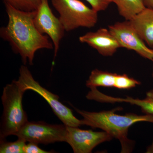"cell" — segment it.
<instances>
[{
	"instance_id": "cell-1",
	"label": "cell",
	"mask_w": 153,
	"mask_h": 153,
	"mask_svg": "<svg viewBox=\"0 0 153 153\" xmlns=\"http://www.w3.org/2000/svg\"><path fill=\"white\" fill-rule=\"evenodd\" d=\"M4 4L8 22L0 29V36L9 42L15 53L20 55L24 65L28 61L32 66L36 52L41 49H54L53 43L48 36L39 33L35 27L36 11L25 12Z\"/></svg>"
},
{
	"instance_id": "cell-2",
	"label": "cell",
	"mask_w": 153,
	"mask_h": 153,
	"mask_svg": "<svg viewBox=\"0 0 153 153\" xmlns=\"http://www.w3.org/2000/svg\"><path fill=\"white\" fill-rule=\"evenodd\" d=\"M74 108L83 117L80 120L81 125L101 129L118 140L121 145L122 153H129L132 150L133 142L128 137V129L131 126L141 122L153 123V115L128 113L122 115L115 113L119 108L97 112Z\"/></svg>"
},
{
	"instance_id": "cell-3",
	"label": "cell",
	"mask_w": 153,
	"mask_h": 153,
	"mask_svg": "<svg viewBox=\"0 0 153 153\" xmlns=\"http://www.w3.org/2000/svg\"><path fill=\"white\" fill-rule=\"evenodd\" d=\"M16 80H13L4 88L1 96L4 107L0 129V141L15 135L28 121L23 108L22 100L25 92Z\"/></svg>"
},
{
	"instance_id": "cell-4",
	"label": "cell",
	"mask_w": 153,
	"mask_h": 153,
	"mask_svg": "<svg viewBox=\"0 0 153 153\" xmlns=\"http://www.w3.org/2000/svg\"><path fill=\"white\" fill-rule=\"evenodd\" d=\"M51 3L66 32L93 27L98 22V12L79 0H51Z\"/></svg>"
},
{
	"instance_id": "cell-5",
	"label": "cell",
	"mask_w": 153,
	"mask_h": 153,
	"mask_svg": "<svg viewBox=\"0 0 153 153\" xmlns=\"http://www.w3.org/2000/svg\"><path fill=\"white\" fill-rule=\"evenodd\" d=\"M16 81L25 91H33L43 97L64 125L72 127L81 126V121L74 116L72 110L60 102L59 96L47 90L36 81L26 65L20 67L19 79Z\"/></svg>"
},
{
	"instance_id": "cell-6",
	"label": "cell",
	"mask_w": 153,
	"mask_h": 153,
	"mask_svg": "<svg viewBox=\"0 0 153 153\" xmlns=\"http://www.w3.org/2000/svg\"><path fill=\"white\" fill-rule=\"evenodd\" d=\"M66 127L63 124H51L42 121L25 124L15 135L25 141L48 145L66 142Z\"/></svg>"
},
{
	"instance_id": "cell-7",
	"label": "cell",
	"mask_w": 153,
	"mask_h": 153,
	"mask_svg": "<svg viewBox=\"0 0 153 153\" xmlns=\"http://www.w3.org/2000/svg\"><path fill=\"white\" fill-rule=\"evenodd\" d=\"M34 23L39 33L43 35L47 34L51 38L54 46L55 58L66 31L59 18L55 16L52 13L48 0H42L41 5L36 10Z\"/></svg>"
},
{
	"instance_id": "cell-8",
	"label": "cell",
	"mask_w": 153,
	"mask_h": 153,
	"mask_svg": "<svg viewBox=\"0 0 153 153\" xmlns=\"http://www.w3.org/2000/svg\"><path fill=\"white\" fill-rule=\"evenodd\" d=\"M108 30L117 39L120 47L134 50L141 57L153 61V49L145 44L130 21L116 22L108 26Z\"/></svg>"
},
{
	"instance_id": "cell-9",
	"label": "cell",
	"mask_w": 153,
	"mask_h": 153,
	"mask_svg": "<svg viewBox=\"0 0 153 153\" xmlns=\"http://www.w3.org/2000/svg\"><path fill=\"white\" fill-rule=\"evenodd\" d=\"M66 142L74 153H90L97 146L113 138L106 132L82 130L79 127L66 126Z\"/></svg>"
},
{
	"instance_id": "cell-10",
	"label": "cell",
	"mask_w": 153,
	"mask_h": 153,
	"mask_svg": "<svg viewBox=\"0 0 153 153\" xmlns=\"http://www.w3.org/2000/svg\"><path fill=\"white\" fill-rule=\"evenodd\" d=\"M79 42L85 43L105 57L112 56L120 48L118 42L109 30L101 28L95 32H90L80 36Z\"/></svg>"
},
{
	"instance_id": "cell-11",
	"label": "cell",
	"mask_w": 153,
	"mask_h": 153,
	"mask_svg": "<svg viewBox=\"0 0 153 153\" xmlns=\"http://www.w3.org/2000/svg\"><path fill=\"white\" fill-rule=\"evenodd\" d=\"M129 21L143 41L153 48V10L146 7Z\"/></svg>"
},
{
	"instance_id": "cell-12",
	"label": "cell",
	"mask_w": 153,
	"mask_h": 153,
	"mask_svg": "<svg viewBox=\"0 0 153 153\" xmlns=\"http://www.w3.org/2000/svg\"><path fill=\"white\" fill-rule=\"evenodd\" d=\"M103 102L114 103L115 102H126L140 107L142 111L145 114L153 115V89L148 91L143 99L133 98L130 97L126 98L113 97L106 94L102 97Z\"/></svg>"
},
{
	"instance_id": "cell-13",
	"label": "cell",
	"mask_w": 153,
	"mask_h": 153,
	"mask_svg": "<svg viewBox=\"0 0 153 153\" xmlns=\"http://www.w3.org/2000/svg\"><path fill=\"white\" fill-rule=\"evenodd\" d=\"M117 74L98 69L91 71L86 82L87 87H114Z\"/></svg>"
},
{
	"instance_id": "cell-14",
	"label": "cell",
	"mask_w": 153,
	"mask_h": 153,
	"mask_svg": "<svg viewBox=\"0 0 153 153\" xmlns=\"http://www.w3.org/2000/svg\"><path fill=\"white\" fill-rule=\"evenodd\" d=\"M120 15L126 20H131L146 8L143 0H113Z\"/></svg>"
},
{
	"instance_id": "cell-15",
	"label": "cell",
	"mask_w": 153,
	"mask_h": 153,
	"mask_svg": "<svg viewBox=\"0 0 153 153\" xmlns=\"http://www.w3.org/2000/svg\"><path fill=\"white\" fill-rule=\"evenodd\" d=\"M42 0H4L15 9L25 12L36 11L42 2Z\"/></svg>"
},
{
	"instance_id": "cell-16",
	"label": "cell",
	"mask_w": 153,
	"mask_h": 153,
	"mask_svg": "<svg viewBox=\"0 0 153 153\" xmlns=\"http://www.w3.org/2000/svg\"><path fill=\"white\" fill-rule=\"evenodd\" d=\"M0 141L1 153H24L26 142L22 139L18 138L14 142H7L5 140Z\"/></svg>"
},
{
	"instance_id": "cell-17",
	"label": "cell",
	"mask_w": 153,
	"mask_h": 153,
	"mask_svg": "<svg viewBox=\"0 0 153 153\" xmlns=\"http://www.w3.org/2000/svg\"><path fill=\"white\" fill-rule=\"evenodd\" d=\"M140 84V81L129 77L127 74H117L114 88L119 89H129Z\"/></svg>"
},
{
	"instance_id": "cell-18",
	"label": "cell",
	"mask_w": 153,
	"mask_h": 153,
	"mask_svg": "<svg viewBox=\"0 0 153 153\" xmlns=\"http://www.w3.org/2000/svg\"><path fill=\"white\" fill-rule=\"evenodd\" d=\"M91 5L94 10L99 12L105 11L108 7L113 0H85Z\"/></svg>"
},
{
	"instance_id": "cell-19",
	"label": "cell",
	"mask_w": 153,
	"mask_h": 153,
	"mask_svg": "<svg viewBox=\"0 0 153 153\" xmlns=\"http://www.w3.org/2000/svg\"><path fill=\"white\" fill-rule=\"evenodd\" d=\"M38 144L32 142H29L25 145L24 148V153H54L51 151H47L42 149Z\"/></svg>"
},
{
	"instance_id": "cell-20",
	"label": "cell",
	"mask_w": 153,
	"mask_h": 153,
	"mask_svg": "<svg viewBox=\"0 0 153 153\" xmlns=\"http://www.w3.org/2000/svg\"><path fill=\"white\" fill-rule=\"evenodd\" d=\"M146 7L153 10V0H143Z\"/></svg>"
},
{
	"instance_id": "cell-21",
	"label": "cell",
	"mask_w": 153,
	"mask_h": 153,
	"mask_svg": "<svg viewBox=\"0 0 153 153\" xmlns=\"http://www.w3.org/2000/svg\"><path fill=\"white\" fill-rule=\"evenodd\" d=\"M146 153H153V141L152 145L150 146L147 149L146 152Z\"/></svg>"
},
{
	"instance_id": "cell-22",
	"label": "cell",
	"mask_w": 153,
	"mask_h": 153,
	"mask_svg": "<svg viewBox=\"0 0 153 153\" xmlns=\"http://www.w3.org/2000/svg\"><path fill=\"white\" fill-rule=\"evenodd\" d=\"M152 77L153 78V71H152Z\"/></svg>"
}]
</instances>
